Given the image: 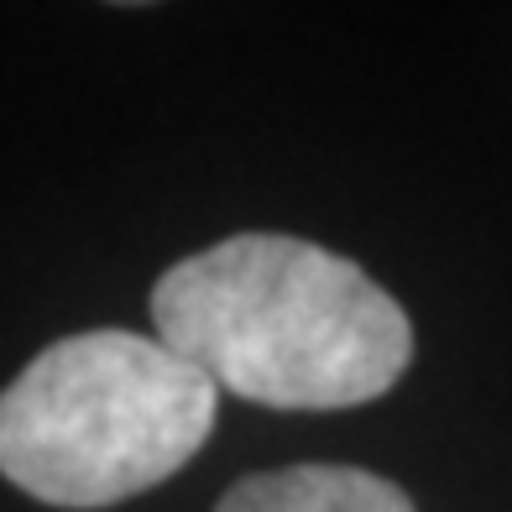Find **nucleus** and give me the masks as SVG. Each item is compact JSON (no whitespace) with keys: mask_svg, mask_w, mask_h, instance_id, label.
I'll return each instance as SVG.
<instances>
[{"mask_svg":"<svg viewBox=\"0 0 512 512\" xmlns=\"http://www.w3.org/2000/svg\"><path fill=\"white\" fill-rule=\"evenodd\" d=\"M215 512H418L403 486L356 465H283L241 476Z\"/></svg>","mask_w":512,"mask_h":512,"instance_id":"nucleus-3","label":"nucleus"},{"mask_svg":"<svg viewBox=\"0 0 512 512\" xmlns=\"http://www.w3.org/2000/svg\"><path fill=\"white\" fill-rule=\"evenodd\" d=\"M157 340L230 398L262 408H356L413 361L398 298L298 236L246 230L173 262L152 288Z\"/></svg>","mask_w":512,"mask_h":512,"instance_id":"nucleus-1","label":"nucleus"},{"mask_svg":"<svg viewBox=\"0 0 512 512\" xmlns=\"http://www.w3.org/2000/svg\"><path fill=\"white\" fill-rule=\"evenodd\" d=\"M220 387L157 335L84 330L0 392V476L48 507H115L189 465Z\"/></svg>","mask_w":512,"mask_h":512,"instance_id":"nucleus-2","label":"nucleus"}]
</instances>
